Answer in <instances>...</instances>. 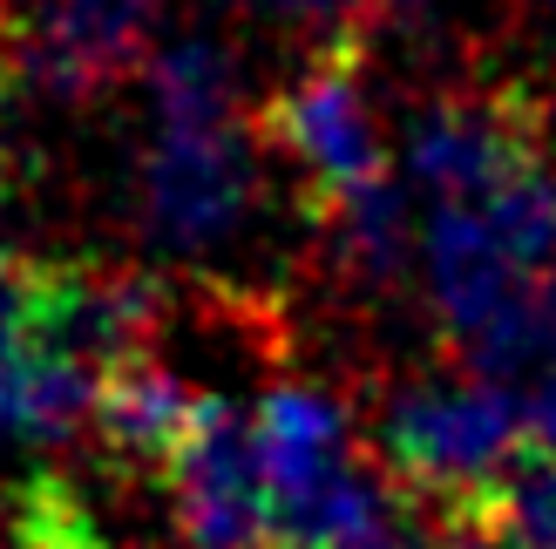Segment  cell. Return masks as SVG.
<instances>
[{
	"label": "cell",
	"instance_id": "16",
	"mask_svg": "<svg viewBox=\"0 0 556 549\" xmlns=\"http://www.w3.org/2000/svg\"><path fill=\"white\" fill-rule=\"evenodd\" d=\"M0 14H8V0H0Z\"/></svg>",
	"mask_w": 556,
	"mask_h": 549
},
{
	"label": "cell",
	"instance_id": "11",
	"mask_svg": "<svg viewBox=\"0 0 556 549\" xmlns=\"http://www.w3.org/2000/svg\"><path fill=\"white\" fill-rule=\"evenodd\" d=\"M143 75H150V116H156V129L238 123V54L217 41L211 27H190V35L156 41Z\"/></svg>",
	"mask_w": 556,
	"mask_h": 549
},
{
	"label": "cell",
	"instance_id": "8",
	"mask_svg": "<svg viewBox=\"0 0 556 549\" xmlns=\"http://www.w3.org/2000/svg\"><path fill=\"white\" fill-rule=\"evenodd\" d=\"M462 353L489 387H503L522 434H530V448H556V279L522 292Z\"/></svg>",
	"mask_w": 556,
	"mask_h": 549
},
{
	"label": "cell",
	"instance_id": "17",
	"mask_svg": "<svg viewBox=\"0 0 556 549\" xmlns=\"http://www.w3.org/2000/svg\"><path fill=\"white\" fill-rule=\"evenodd\" d=\"M543 8H556V0H543Z\"/></svg>",
	"mask_w": 556,
	"mask_h": 549
},
{
	"label": "cell",
	"instance_id": "2",
	"mask_svg": "<svg viewBox=\"0 0 556 549\" xmlns=\"http://www.w3.org/2000/svg\"><path fill=\"white\" fill-rule=\"evenodd\" d=\"M380 469L394 475L421 509H434L441 523H476L482 502L495 496L530 434H522L516 407L503 387L468 367V373H414L380 400L374 421Z\"/></svg>",
	"mask_w": 556,
	"mask_h": 549
},
{
	"label": "cell",
	"instance_id": "7",
	"mask_svg": "<svg viewBox=\"0 0 556 549\" xmlns=\"http://www.w3.org/2000/svg\"><path fill=\"white\" fill-rule=\"evenodd\" d=\"M163 319V285L150 271H109V265H35L27 285V340L54 353H75L96 373L136 360Z\"/></svg>",
	"mask_w": 556,
	"mask_h": 549
},
{
	"label": "cell",
	"instance_id": "10",
	"mask_svg": "<svg viewBox=\"0 0 556 549\" xmlns=\"http://www.w3.org/2000/svg\"><path fill=\"white\" fill-rule=\"evenodd\" d=\"M198 407H204V394L190 387V380H177L170 367H156L150 353H136V360H116L102 373L96 427H102V442L116 455L163 469L170 448L190 434V421H198Z\"/></svg>",
	"mask_w": 556,
	"mask_h": 549
},
{
	"label": "cell",
	"instance_id": "12",
	"mask_svg": "<svg viewBox=\"0 0 556 549\" xmlns=\"http://www.w3.org/2000/svg\"><path fill=\"white\" fill-rule=\"evenodd\" d=\"M476 523L503 549H556V448H522Z\"/></svg>",
	"mask_w": 556,
	"mask_h": 549
},
{
	"label": "cell",
	"instance_id": "4",
	"mask_svg": "<svg viewBox=\"0 0 556 549\" xmlns=\"http://www.w3.org/2000/svg\"><path fill=\"white\" fill-rule=\"evenodd\" d=\"M258 136L305 177V204L326 210L367 190L380 177H394L387 163V136L374 116L367 75H359L353 48H326L313 68H305L292 89H278L258 116Z\"/></svg>",
	"mask_w": 556,
	"mask_h": 549
},
{
	"label": "cell",
	"instance_id": "5",
	"mask_svg": "<svg viewBox=\"0 0 556 549\" xmlns=\"http://www.w3.org/2000/svg\"><path fill=\"white\" fill-rule=\"evenodd\" d=\"M163 0H27L8 27L14 81L48 102H89L150 68Z\"/></svg>",
	"mask_w": 556,
	"mask_h": 549
},
{
	"label": "cell",
	"instance_id": "15",
	"mask_svg": "<svg viewBox=\"0 0 556 549\" xmlns=\"http://www.w3.org/2000/svg\"><path fill=\"white\" fill-rule=\"evenodd\" d=\"M0 197H8V136H0Z\"/></svg>",
	"mask_w": 556,
	"mask_h": 549
},
{
	"label": "cell",
	"instance_id": "9",
	"mask_svg": "<svg viewBox=\"0 0 556 549\" xmlns=\"http://www.w3.org/2000/svg\"><path fill=\"white\" fill-rule=\"evenodd\" d=\"M102 373L75 353H54L41 340H21L0 353V442L54 448L81 434V421H96Z\"/></svg>",
	"mask_w": 556,
	"mask_h": 549
},
{
	"label": "cell",
	"instance_id": "14",
	"mask_svg": "<svg viewBox=\"0 0 556 549\" xmlns=\"http://www.w3.org/2000/svg\"><path fill=\"white\" fill-rule=\"evenodd\" d=\"M27 285H35V265L0 252V353L27 340Z\"/></svg>",
	"mask_w": 556,
	"mask_h": 549
},
{
	"label": "cell",
	"instance_id": "13",
	"mask_svg": "<svg viewBox=\"0 0 556 549\" xmlns=\"http://www.w3.org/2000/svg\"><path fill=\"white\" fill-rule=\"evenodd\" d=\"M244 8L271 27H292V35H319L326 48H353L374 0H244Z\"/></svg>",
	"mask_w": 556,
	"mask_h": 549
},
{
	"label": "cell",
	"instance_id": "6",
	"mask_svg": "<svg viewBox=\"0 0 556 549\" xmlns=\"http://www.w3.org/2000/svg\"><path fill=\"white\" fill-rule=\"evenodd\" d=\"M163 496L184 549H265L271 502L252 414H238L225 394H204L190 434L163 461Z\"/></svg>",
	"mask_w": 556,
	"mask_h": 549
},
{
	"label": "cell",
	"instance_id": "3",
	"mask_svg": "<svg viewBox=\"0 0 556 549\" xmlns=\"http://www.w3.org/2000/svg\"><path fill=\"white\" fill-rule=\"evenodd\" d=\"M258 143L238 123L156 129L136 170V225L163 258H204L258 210Z\"/></svg>",
	"mask_w": 556,
	"mask_h": 549
},
{
	"label": "cell",
	"instance_id": "1",
	"mask_svg": "<svg viewBox=\"0 0 556 549\" xmlns=\"http://www.w3.org/2000/svg\"><path fill=\"white\" fill-rule=\"evenodd\" d=\"M556 279V163L530 156L468 197L421 204V285L441 333L468 346L522 292Z\"/></svg>",
	"mask_w": 556,
	"mask_h": 549
}]
</instances>
